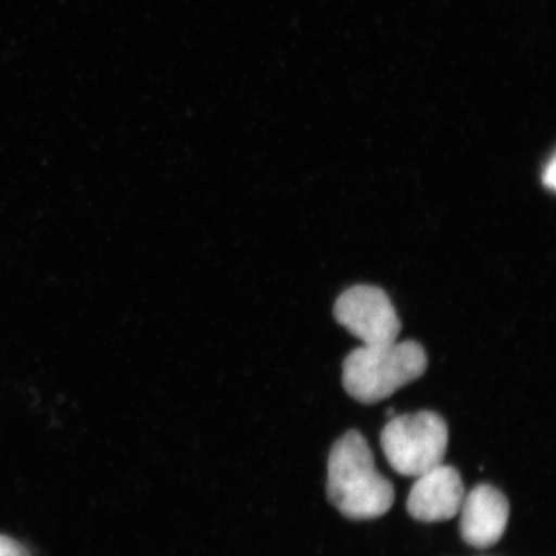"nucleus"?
<instances>
[{
	"label": "nucleus",
	"mask_w": 556,
	"mask_h": 556,
	"mask_svg": "<svg viewBox=\"0 0 556 556\" xmlns=\"http://www.w3.org/2000/svg\"><path fill=\"white\" fill-rule=\"evenodd\" d=\"M326 490L329 502L353 520L380 518L394 504L393 484L375 467L372 451L357 430L333 443Z\"/></svg>",
	"instance_id": "obj_1"
},
{
	"label": "nucleus",
	"mask_w": 556,
	"mask_h": 556,
	"mask_svg": "<svg viewBox=\"0 0 556 556\" xmlns=\"http://www.w3.org/2000/svg\"><path fill=\"white\" fill-rule=\"evenodd\" d=\"M428 367L424 348L413 340L363 345L343 363V386L352 399L375 405L422 377Z\"/></svg>",
	"instance_id": "obj_2"
},
{
	"label": "nucleus",
	"mask_w": 556,
	"mask_h": 556,
	"mask_svg": "<svg viewBox=\"0 0 556 556\" xmlns=\"http://www.w3.org/2000/svg\"><path fill=\"white\" fill-rule=\"evenodd\" d=\"M381 448L391 467L403 477H419L443 464L448 427L433 412L393 416L380 434Z\"/></svg>",
	"instance_id": "obj_3"
},
{
	"label": "nucleus",
	"mask_w": 556,
	"mask_h": 556,
	"mask_svg": "<svg viewBox=\"0 0 556 556\" xmlns=\"http://www.w3.org/2000/svg\"><path fill=\"white\" fill-rule=\"evenodd\" d=\"M333 316L364 345L397 342L402 328L391 299L384 290L371 285L345 290L333 305Z\"/></svg>",
	"instance_id": "obj_4"
},
{
	"label": "nucleus",
	"mask_w": 556,
	"mask_h": 556,
	"mask_svg": "<svg viewBox=\"0 0 556 556\" xmlns=\"http://www.w3.org/2000/svg\"><path fill=\"white\" fill-rule=\"evenodd\" d=\"M464 497L460 472L441 464L416 477L407 498V511L424 523L450 520L460 511Z\"/></svg>",
	"instance_id": "obj_5"
},
{
	"label": "nucleus",
	"mask_w": 556,
	"mask_h": 556,
	"mask_svg": "<svg viewBox=\"0 0 556 556\" xmlns=\"http://www.w3.org/2000/svg\"><path fill=\"white\" fill-rule=\"evenodd\" d=\"M458 514L463 540L472 547L486 548L504 536L510 505L496 486L479 484L465 495Z\"/></svg>",
	"instance_id": "obj_6"
},
{
	"label": "nucleus",
	"mask_w": 556,
	"mask_h": 556,
	"mask_svg": "<svg viewBox=\"0 0 556 556\" xmlns=\"http://www.w3.org/2000/svg\"><path fill=\"white\" fill-rule=\"evenodd\" d=\"M0 556H31L20 541L0 533Z\"/></svg>",
	"instance_id": "obj_7"
},
{
	"label": "nucleus",
	"mask_w": 556,
	"mask_h": 556,
	"mask_svg": "<svg viewBox=\"0 0 556 556\" xmlns=\"http://www.w3.org/2000/svg\"><path fill=\"white\" fill-rule=\"evenodd\" d=\"M542 182L551 190H555L556 186V160L552 157L551 162L546 165L544 174H542Z\"/></svg>",
	"instance_id": "obj_8"
}]
</instances>
